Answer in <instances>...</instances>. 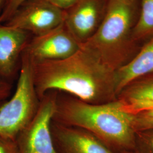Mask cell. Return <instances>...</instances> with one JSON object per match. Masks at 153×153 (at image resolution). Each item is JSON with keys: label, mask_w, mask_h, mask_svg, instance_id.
Here are the masks:
<instances>
[{"label": "cell", "mask_w": 153, "mask_h": 153, "mask_svg": "<svg viewBox=\"0 0 153 153\" xmlns=\"http://www.w3.org/2000/svg\"><path fill=\"white\" fill-rule=\"evenodd\" d=\"M62 10H66L74 5L79 0H44Z\"/></svg>", "instance_id": "cell-18"}, {"label": "cell", "mask_w": 153, "mask_h": 153, "mask_svg": "<svg viewBox=\"0 0 153 153\" xmlns=\"http://www.w3.org/2000/svg\"><path fill=\"white\" fill-rule=\"evenodd\" d=\"M80 48L63 23L49 32L33 36L23 53L31 62L60 60L75 54Z\"/></svg>", "instance_id": "cell-7"}, {"label": "cell", "mask_w": 153, "mask_h": 153, "mask_svg": "<svg viewBox=\"0 0 153 153\" xmlns=\"http://www.w3.org/2000/svg\"><path fill=\"white\" fill-rule=\"evenodd\" d=\"M57 94V91H49L40 99L35 114L16 137L19 153H56L51 124Z\"/></svg>", "instance_id": "cell-5"}, {"label": "cell", "mask_w": 153, "mask_h": 153, "mask_svg": "<svg viewBox=\"0 0 153 153\" xmlns=\"http://www.w3.org/2000/svg\"><path fill=\"white\" fill-rule=\"evenodd\" d=\"M0 153H19L16 140L0 136Z\"/></svg>", "instance_id": "cell-17"}, {"label": "cell", "mask_w": 153, "mask_h": 153, "mask_svg": "<svg viewBox=\"0 0 153 153\" xmlns=\"http://www.w3.org/2000/svg\"><path fill=\"white\" fill-rule=\"evenodd\" d=\"M5 1V0H0V14H1V11H2L4 5Z\"/></svg>", "instance_id": "cell-21"}, {"label": "cell", "mask_w": 153, "mask_h": 153, "mask_svg": "<svg viewBox=\"0 0 153 153\" xmlns=\"http://www.w3.org/2000/svg\"><path fill=\"white\" fill-rule=\"evenodd\" d=\"M65 15L64 10L44 0H28L4 24L39 36L62 24Z\"/></svg>", "instance_id": "cell-6"}, {"label": "cell", "mask_w": 153, "mask_h": 153, "mask_svg": "<svg viewBox=\"0 0 153 153\" xmlns=\"http://www.w3.org/2000/svg\"><path fill=\"white\" fill-rule=\"evenodd\" d=\"M39 102L31 61L22 53L16 90L9 101L0 105V136L16 140L35 114Z\"/></svg>", "instance_id": "cell-4"}, {"label": "cell", "mask_w": 153, "mask_h": 153, "mask_svg": "<svg viewBox=\"0 0 153 153\" xmlns=\"http://www.w3.org/2000/svg\"><path fill=\"white\" fill-rule=\"evenodd\" d=\"M30 33L0 23V78L11 82L19 72Z\"/></svg>", "instance_id": "cell-10"}, {"label": "cell", "mask_w": 153, "mask_h": 153, "mask_svg": "<svg viewBox=\"0 0 153 153\" xmlns=\"http://www.w3.org/2000/svg\"><path fill=\"white\" fill-rule=\"evenodd\" d=\"M52 120L86 129L116 153H129L134 146L133 115L122 109L117 100L90 104L58 92Z\"/></svg>", "instance_id": "cell-2"}, {"label": "cell", "mask_w": 153, "mask_h": 153, "mask_svg": "<svg viewBox=\"0 0 153 153\" xmlns=\"http://www.w3.org/2000/svg\"><path fill=\"white\" fill-rule=\"evenodd\" d=\"M51 132L56 153H117L81 128L52 120Z\"/></svg>", "instance_id": "cell-9"}, {"label": "cell", "mask_w": 153, "mask_h": 153, "mask_svg": "<svg viewBox=\"0 0 153 153\" xmlns=\"http://www.w3.org/2000/svg\"><path fill=\"white\" fill-rule=\"evenodd\" d=\"M141 115H144V116H153V109H148L144 111H142L141 112L138 113Z\"/></svg>", "instance_id": "cell-20"}, {"label": "cell", "mask_w": 153, "mask_h": 153, "mask_svg": "<svg viewBox=\"0 0 153 153\" xmlns=\"http://www.w3.org/2000/svg\"><path fill=\"white\" fill-rule=\"evenodd\" d=\"M12 87L11 82L0 78V102L5 100L10 96Z\"/></svg>", "instance_id": "cell-19"}, {"label": "cell", "mask_w": 153, "mask_h": 153, "mask_svg": "<svg viewBox=\"0 0 153 153\" xmlns=\"http://www.w3.org/2000/svg\"><path fill=\"white\" fill-rule=\"evenodd\" d=\"M133 126L135 131L153 129V116L133 115Z\"/></svg>", "instance_id": "cell-16"}, {"label": "cell", "mask_w": 153, "mask_h": 153, "mask_svg": "<svg viewBox=\"0 0 153 153\" xmlns=\"http://www.w3.org/2000/svg\"><path fill=\"white\" fill-rule=\"evenodd\" d=\"M140 11L133 38L143 46L153 37V0H139Z\"/></svg>", "instance_id": "cell-13"}, {"label": "cell", "mask_w": 153, "mask_h": 153, "mask_svg": "<svg viewBox=\"0 0 153 153\" xmlns=\"http://www.w3.org/2000/svg\"><path fill=\"white\" fill-rule=\"evenodd\" d=\"M117 100L122 109L132 115L153 108V74L129 83L118 94Z\"/></svg>", "instance_id": "cell-11"}, {"label": "cell", "mask_w": 153, "mask_h": 153, "mask_svg": "<svg viewBox=\"0 0 153 153\" xmlns=\"http://www.w3.org/2000/svg\"><path fill=\"white\" fill-rule=\"evenodd\" d=\"M108 0H79L65 10L64 24L76 41L85 43L97 32L104 19Z\"/></svg>", "instance_id": "cell-8"}, {"label": "cell", "mask_w": 153, "mask_h": 153, "mask_svg": "<svg viewBox=\"0 0 153 153\" xmlns=\"http://www.w3.org/2000/svg\"><path fill=\"white\" fill-rule=\"evenodd\" d=\"M129 153H153V129L136 131L134 146Z\"/></svg>", "instance_id": "cell-14"}, {"label": "cell", "mask_w": 153, "mask_h": 153, "mask_svg": "<svg viewBox=\"0 0 153 153\" xmlns=\"http://www.w3.org/2000/svg\"><path fill=\"white\" fill-rule=\"evenodd\" d=\"M31 63L39 100L52 90L68 94L90 104L117 100L115 71L81 46L75 54L65 59Z\"/></svg>", "instance_id": "cell-1"}, {"label": "cell", "mask_w": 153, "mask_h": 153, "mask_svg": "<svg viewBox=\"0 0 153 153\" xmlns=\"http://www.w3.org/2000/svg\"><path fill=\"white\" fill-rule=\"evenodd\" d=\"M153 74V37L144 44L134 57L115 71L117 97L131 82Z\"/></svg>", "instance_id": "cell-12"}, {"label": "cell", "mask_w": 153, "mask_h": 153, "mask_svg": "<svg viewBox=\"0 0 153 153\" xmlns=\"http://www.w3.org/2000/svg\"><path fill=\"white\" fill-rule=\"evenodd\" d=\"M28 0H5L0 14V23H5L11 18L16 10Z\"/></svg>", "instance_id": "cell-15"}, {"label": "cell", "mask_w": 153, "mask_h": 153, "mask_svg": "<svg viewBox=\"0 0 153 153\" xmlns=\"http://www.w3.org/2000/svg\"><path fill=\"white\" fill-rule=\"evenodd\" d=\"M139 11V0H108L100 27L81 46L109 69L117 71L131 61L142 48L133 38Z\"/></svg>", "instance_id": "cell-3"}]
</instances>
